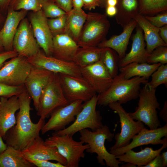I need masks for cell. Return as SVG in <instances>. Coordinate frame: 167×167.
Wrapping results in <instances>:
<instances>
[{
  "label": "cell",
  "mask_w": 167,
  "mask_h": 167,
  "mask_svg": "<svg viewBox=\"0 0 167 167\" xmlns=\"http://www.w3.org/2000/svg\"><path fill=\"white\" fill-rule=\"evenodd\" d=\"M21 152L25 158H31L39 160H54L66 167V160L59 153L56 148L45 145L44 141L40 136L36 138L27 148L21 151Z\"/></svg>",
  "instance_id": "obj_19"
},
{
  "label": "cell",
  "mask_w": 167,
  "mask_h": 167,
  "mask_svg": "<svg viewBox=\"0 0 167 167\" xmlns=\"http://www.w3.org/2000/svg\"><path fill=\"white\" fill-rule=\"evenodd\" d=\"M144 41L143 31L139 26L137 27L135 33L133 37L131 50L129 53L125 54L124 58L119 59V68L132 62H146L149 54L145 48Z\"/></svg>",
  "instance_id": "obj_23"
},
{
  "label": "cell",
  "mask_w": 167,
  "mask_h": 167,
  "mask_svg": "<svg viewBox=\"0 0 167 167\" xmlns=\"http://www.w3.org/2000/svg\"><path fill=\"white\" fill-rule=\"evenodd\" d=\"M25 159L38 167H66L58 162L54 163L48 161L39 160L31 158H26Z\"/></svg>",
  "instance_id": "obj_41"
},
{
  "label": "cell",
  "mask_w": 167,
  "mask_h": 167,
  "mask_svg": "<svg viewBox=\"0 0 167 167\" xmlns=\"http://www.w3.org/2000/svg\"><path fill=\"white\" fill-rule=\"evenodd\" d=\"M39 47L32 27L24 18L20 23L14 37L13 49L18 55L28 58L36 54L40 51Z\"/></svg>",
  "instance_id": "obj_14"
},
{
  "label": "cell",
  "mask_w": 167,
  "mask_h": 167,
  "mask_svg": "<svg viewBox=\"0 0 167 167\" xmlns=\"http://www.w3.org/2000/svg\"><path fill=\"white\" fill-rule=\"evenodd\" d=\"M67 17V13L60 16L48 19L49 28L53 36L63 33Z\"/></svg>",
  "instance_id": "obj_37"
},
{
  "label": "cell",
  "mask_w": 167,
  "mask_h": 167,
  "mask_svg": "<svg viewBox=\"0 0 167 167\" xmlns=\"http://www.w3.org/2000/svg\"><path fill=\"white\" fill-rule=\"evenodd\" d=\"M144 16L152 25L158 28L167 24V11L154 16L148 15Z\"/></svg>",
  "instance_id": "obj_40"
},
{
  "label": "cell",
  "mask_w": 167,
  "mask_h": 167,
  "mask_svg": "<svg viewBox=\"0 0 167 167\" xmlns=\"http://www.w3.org/2000/svg\"><path fill=\"white\" fill-rule=\"evenodd\" d=\"M32 67L27 58L18 55L6 62L0 69V82L12 86L24 84Z\"/></svg>",
  "instance_id": "obj_10"
},
{
  "label": "cell",
  "mask_w": 167,
  "mask_h": 167,
  "mask_svg": "<svg viewBox=\"0 0 167 167\" xmlns=\"http://www.w3.org/2000/svg\"><path fill=\"white\" fill-rule=\"evenodd\" d=\"M118 2V0H107L106 6H116Z\"/></svg>",
  "instance_id": "obj_52"
},
{
  "label": "cell",
  "mask_w": 167,
  "mask_h": 167,
  "mask_svg": "<svg viewBox=\"0 0 167 167\" xmlns=\"http://www.w3.org/2000/svg\"><path fill=\"white\" fill-rule=\"evenodd\" d=\"M148 82V80L139 76L126 79L120 73L113 78L112 83L106 90L97 95V105L105 106L115 102L122 104L136 99L141 85Z\"/></svg>",
  "instance_id": "obj_2"
},
{
  "label": "cell",
  "mask_w": 167,
  "mask_h": 167,
  "mask_svg": "<svg viewBox=\"0 0 167 167\" xmlns=\"http://www.w3.org/2000/svg\"><path fill=\"white\" fill-rule=\"evenodd\" d=\"M161 64L159 63L151 64L146 62L141 63L134 62L119 67V70L126 79L139 76L148 80L153 73Z\"/></svg>",
  "instance_id": "obj_29"
},
{
  "label": "cell",
  "mask_w": 167,
  "mask_h": 167,
  "mask_svg": "<svg viewBox=\"0 0 167 167\" xmlns=\"http://www.w3.org/2000/svg\"><path fill=\"white\" fill-rule=\"evenodd\" d=\"M72 4L73 9L81 11L83 10V3L82 0H72Z\"/></svg>",
  "instance_id": "obj_48"
},
{
  "label": "cell",
  "mask_w": 167,
  "mask_h": 167,
  "mask_svg": "<svg viewBox=\"0 0 167 167\" xmlns=\"http://www.w3.org/2000/svg\"><path fill=\"white\" fill-rule=\"evenodd\" d=\"M97 100L98 95L96 94L90 100L84 102L82 109L72 124L64 129L53 133L59 135H67L73 136L84 129L89 128L95 131L102 126V117L100 112L96 110Z\"/></svg>",
  "instance_id": "obj_5"
},
{
  "label": "cell",
  "mask_w": 167,
  "mask_h": 167,
  "mask_svg": "<svg viewBox=\"0 0 167 167\" xmlns=\"http://www.w3.org/2000/svg\"><path fill=\"white\" fill-rule=\"evenodd\" d=\"M42 10L47 18H55L66 13L56 4L49 0H41Z\"/></svg>",
  "instance_id": "obj_35"
},
{
  "label": "cell",
  "mask_w": 167,
  "mask_h": 167,
  "mask_svg": "<svg viewBox=\"0 0 167 167\" xmlns=\"http://www.w3.org/2000/svg\"><path fill=\"white\" fill-rule=\"evenodd\" d=\"M18 97L20 108L16 115V123L7 131L3 139L8 146L22 151L40 136V132L45 123V118L40 117L37 123L32 122L30 116L32 99L25 88Z\"/></svg>",
  "instance_id": "obj_1"
},
{
  "label": "cell",
  "mask_w": 167,
  "mask_h": 167,
  "mask_svg": "<svg viewBox=\"0 0 167 167\" xmlns=\"http://www.w3.org/2000/svg\"><path fill=\"white\" fill-rule=\"evenodd\" d=\"M79 132L80 140L88 144L89 147L86 151L91 154L96 153L99 164L105 165V161L107 167H119V164L123 163L117 160L115 156L109 152L105 146V141L111 142L114 136V133L111 132L107 126L103 125L95 131L85 129Z\"/></svg>",
  "instance_id": "obj_3"
},
{
  "label": "cell",
  "mask_w": 167,
  "mask_h": 167,
  "mask_svg": "<svg viewBox=\"0 0 167 167\" xmlns=\"http://www.w3.org/2000/svg\"><path fill=\"white\" fill-rule=\"evenodd\" d=\"M53 72L45 69L32 66L24 85L33 101L37 111L42 92L45 88Z\"/></svg>",
  "instance_id": "obj_18"
},
{
  "label": "cell",
  "mask_w": 167,
  "mask_h": 167,
  "mask_svg": "<svg viewBox=\"0 0 167 167\" xmlns=\"http://www.w3.org/2000/svg\"><path fill=\"white\" fill-rule=\"evenodd\" d=\"M30 20L34 36L39 47L46 56H52L53 36L48 26L47 18L42 10L32 13Z\"/></svg>",
  "instance_id": "obj_16"
},
{
  "label": "cell",
  "mask_w": 167,
  "mask_h": 167,
  "mask_svg": "<svg viewBox=\"0 0 167 167\" xmlns=\"http://www.w3.org/2000/svg\"><path fill=\"white\" fill-rule=\"evenodd\" d=\"M139 13L143 15H154L167 10V0H138Z\"/></svg>",
  "instance_id": "obj_32"
},
{
  "label": "cell",
  "mask_w": 167,
  "mask_h": 167,
  "mask_svg": "<svg viewBox=\"0 0 167 167\" xmlns=\"http://www.w3.org/2000/svg\"><path fill=\"white\" fill-rule=\"evenodd\" d=\"M167 147V141L163 143L161 147L156 150H154L152 148L146 147L144 149L141 148L140 152H136L131 149L124 154L115 156L120 162L130 163L138 167H143L148 164Z\"/></svg>",
  "instance_id": "obj_25"
},
{
  "label": "cell",
  "mask_w": 167,
  "mask_h": 167,
  "mask_svg": "<svg viewBox=\"0 0 167 167\" xmlns=\"http://www.w3.org/2000/svg\"><path fill=\"white\" fill-rule=\"evenodd\" d=\"M116 6L117 9L115 15L116 22L123 28L139 13L138 0H118Z\"/></svg>",
  "instance_id": "obj_28"
},
{
  "label": "cell",
  "mask_w": 167,
  "mask_h": 167,
  "mask_svg": "<svg viewBox=\"0 0 167 167\" xmlns=\"http://www.w3.org/2000/svg\"><path fill=\"white\" fill-rule=\"evenodd\" d=\"M121 167H135L136 165H135L130 163L127 162L126 164L123 165Z\"/></svg>",
  "instance_id": "obj_53"
},
{
  "label": "cell",
  "mask_w": 167,
  "mask_h": 167,
  "mask_svg": "<svg viewBox=\"0 0 167 167\" xmlns=\"http://www.w3.org/2000/svg\"><path fill=\"white\" fill-rule=\"evenodd\" d=\"M82 77L96 93L99 94L106 90L111 84L113 78L101 61L80 68Z\"/></svg>",
  "instance_id": "obj_17"
},
{
  "label": "cell",
  "mask_w": 167,
  "mask_h": 167,
  "mask_svg": "<svg viewBox=\"0 0 167 167\" xmlns=\"http://www.w3.org/2000/svg\"><path fill=\"white\" fill-rule=\"evenodd\" d=\"M79 47L77 43L67 35L58 34L53 37L52 56L63 61L74 62Z\"/></svg>",
  "instance_id": "obj_22"
},
{
  "label": "cell",
  "mask_w": 167,
  "mask_h": 167,
  "mask_svg": "<svg viewBox=\"0 0 167 167\" xmlns=\"http://www.w3.org/2000/svg\"><path fill=\"white\" fill-rule=\"evenodd\" d=\"M25 88L24 84L17 86H12L0 82V96L10 97L14 96H18Z\"/></svg>",
  "instance_id": "obj_39"
},
{
  "label": "cell",
  "mask_w": 167,
  "mask_h": 167,
  "mask_svg": "<svg viewBox=\"0 0 167 167\" xmlns=\"http://www.w3.org/2000/svg\"><path fill=\"white\" fill-rule=\"evenodd\" d=\"M167 46H158L149 54L146 62L149 64L160 63L165 64L167 63Z\"/></svg>",
  "instance_id": "obj_36"
},
{
  "label": "cell",
  "mask_w": 167,
  "mask_h": 167,
  "mask_svg": "<svg viewBox=\"0 0 167 167\" xmlns=\"http://www.w3.org/2000/svg\"><path fill=\"white\" fill-rule=\"evenodd\" d=\"M161 155L163 162V167H166L167 166V152L166 151L162 153Z\"/></svg>",
  "instance_id": "obj_51"
},
{
  "label": "cell",
  "mask_w": 167,
  "mask_h": 167,
  "mask_svg": "<svg viewBox=\"0 0 167 167\" xmlns=\"http://www.w3.org/2000/svg\"><path fill=\"white\" fill-rule=\"evenodd\" d=\"M46 145L55 147L59 153L66 160V167H78L81 158L85 156L84 152L89 147L81 141L74 140L72 136L59 135L52 133L44 141Z\"/></svg>",
  "instance_id": "obj_8"
},
{
  "label": "cell",
  "mask_w": 167,
  "mask_h": 167,
  "mask_svg": "<svg viewBox=\"0 0 167 167\" xmlns=\"http://www.w3.org/2000/svg\"><path fill=\"white\" fill-rule=\"evenodd\" d=\"M106 0H100L102 3L103 7H105L106 6Z\"/></svg>",
  "instance_id": "obj_54"
},
{
  "label": "cell",
  "mask_w": 167,
  "mask_h": 167,
  "mask_svg": "<svg viewBox=\"0 0 167 167\" xmlns=\"http://www.w3.org/2000/svg\"><path fill=\"white\" fill-rule=\"evenodd\" d=\"M33 164L26 160L21 151L8 146L0 154V167H34Z\"/></svg>",
  "instance_id": "obj_30"
},
{
  "label": "cell",
  "mask_w": 167,
  "mask_h": 167,
  "mask_svg": "<svg viewBox=\"0 0 167 167\" xmlns=\"http://www.w3.org/2000/svg\"><path fill=\"white\" fill-rule=\"evenodd\" d=\"M84 9L90 11L97 7H103L100 0H82Z\"/></svg>",
  "instance_id": "obj_43"
},
{
  "label": "cell",
  "mask_w": 167,
  "mask_h": 167,
  "mask_svg": "<svg viewBox=\"0 0 167 167\" xmlns=\"http://www.w3.org/2000/svg\"><path fill=\"white\" fill-rule=\"evenodd\" d=\"M104 49L97 46L79 47L74 62L80 68L93 64L100 60Z\"/></svg>",
  "instance_id": "obj_31"
},
{
  "label": "cell",
  "mask_w": 167,
  "mask_h": 167,
  "mask_svg": "<svg viewBox=\"0 0 167 167\" xmlns=\"http://www.w3.org/2000/svg\"><path fill=\"white\" fill-rule=\"evenodd\" d=\"M143 167H163L161 155H157L150 162Z\"/></svg>",
  "instance_id": "obj_45"
},
{
  "label": "cell",
  "mask_w": 167,
  "mask_h": 167,
  "mask_svg": "<svg viewBox=\"0 0 167 167\" xmlns=\"http://www.w3.org/2000/svg\"><path fill=\"white\" fill-rule=\"evenodd\" d=\"M4 47L0 43V53L4 51Z\"/></svg>",
  "instance_id": "obj_55"
},
{
  "label": "cell",
  "mask_w": 167,
  "mask_h": 167,
  "mask_svg": "<svg viewBox=\"0 0 167 167\" xmlns=\"http://www.w3.org/2000/svg\"><path fill=\"white\" fill-rule=\"evenodd\" d=\"M159 35L162 40L167 44V25L159 28Z\"/></svg>",
  "instance_id": "obj_46"
},
{
  "label": "cell",
  "mask_w": 167,
  "mask_h": 167,
  "mask_svg": "<svg viewBox=\"0 0 167 167\" xmlns=\"http://www.w3.org/2000/svg\"><path fill=\"white\" fill-rule=\"evenodd\" d=\"M132 141L124 147L110 150L109 152L116 156L127 151L144 145L163 144L167 141V123L163 126L154 129H142L132 138Z\"/></svg>",
  "instance_id": "obj_15"
},
{
  "label": "cell",
  "mask_w": 167,
  "mask_h": 167,
  "mask_svg": "<svg viewBox=\"0 0 167 167\" xmlns=\"http://www.w3.org/2000/svg\"><path fill=\"white\" fill-rule=\"evenodd\" d=\"M137 24L136 21L133 19L123 28V31L121 34L113 36L108 40H104L97 46L110 48L117 52L119 59H122L126 54L131 34Z\"/></svg>",
  "instance_id": "obj_24"
},
{
  "label": "cell",
  "mask_w": 167,
  "mask_h": 167,
  "mask_svg": "<svg viewBox=\"0 0 167 167\" xmlns=\"http://www.w3.org/2000/svg\"><path fill=\"white\" fill-rule=\"evenodd\" d=\"M152 79L149 82L151 86L156 89L160 85L167 84V64H161L152 74Z\"/></svg>",
  "instance_id": "obj_34"
},
{
  "label": "cell",
  "mask_w": 167,
  "mask_h": 167,
  "mask_svg": "<svg viewBox=\"0 0 167 167\" xmlns=\"http://www.w3.org/2000/svg\"><path fill=\"white\" fill-rule=\"evenodd\" d=\"M19 108L18 96H0V136L3 139L7 131L16 124L15 114Z\"/></svg>",
  "instance_id": "obj_20"
},
{
  "label": "cell",
  "mask_w": 167,
  "mask_h": 167,
  "mask_svg": "<svg viewBox=\"0 0 167 167\" xmlns=\"http://www.w3.org/2000/svg\"><path fill=\"white\" fill-rule=\"evenodd\" d=\"M9 0H0V4H4L8 2Z\"/></svg>",
  "instance_id": "obj_56"
},
{
  "label": "cell",
  "mask_w": 167,
  "mask_h": 167,
  "mask_svg": "<svg viewBox=\"0 0 167 167\" xmlns=\"http://www.w3.org/2000/svg\"><path fill=\"white\" fill-rule=\"evenodd\" d=\"M160 117L164 121L167 123V102L165 101L163 107L160 113Z\"/></svg>",
  "instance_id": "obj_49"
},
{
  "label": "cell",
  "mask_w": 167,
  "mask_h": 167,
  "mask_svg": "<svg viewBox=\"0 0 167 167\" xmlns=\"http://www.w3.org/2000/svg\"><path fill=\"white\" fill-rule=\"evenodd\" d=\"M106 14L110 17L115 16L117 13L116 6H107L106 7Z\"/></svg>",
  "instance_id": "obj_47"
},
{
  "label": "cell",
  "mask_w": 167,
  "mask_h": 167,
  "mask_svg": "<svg viewBox=\"0 0 167 167\" xmlns=\"http://www.w3.org/2000/svg\"><path fill=\"white\" fill-rule=\"evenodd\" d=\"M31 10L36 12L42 10L41 0H18L15 10Z\"/></svg>",
  "instance_id": "obj_38"
},
{
  "label": "cell",
  "mask_w": 167,
  "mask_h": 167,
  "mask_svg": "<svg viewBox=\"0 0 167 167\" xmlns=\"http://www.w3.org/2000/svg\"><path fill=\"white\" fill-rule=\"evenodd\" d=\"M7 146V144L4 142L2 137L0 136V154L6 149Z\"/></svg>",
  "instance_id": "obj_50"
},
{
  "label": "cell",
  "mask_w": 167,
  "mask_h": 167,
  "mask_svg": "<svg viewBox=\"0 0 167 167\" xmlns=\"http://www.w3.org/2000/svg\"><path fill=\"white\" fill-rule=\"evenodd\" d=\"M83 103L81 100H77L54 110L42 128L41 134H44L50 131H57L66 128L67 125L75 121V117L82 108Z\"/></svg>",
  "instance_id": "obj_12"
},
{
  "label": "cell",
  "mask_w": 167,
  "mask_h": 167,
  "mask_svg": "<svg viewBox=\"0 0 167 167\" xmlns=\"http://www.w3.org/2000/svg\"><path fill=\"white\" fill-rule=\"evenodd\" d=\"M144 32V41L146 42V49L150 54L156 47L167 46L159 35V28L153 25L144 17L138 13L134 18Z\"/></svg>",
  "instance_id": "obj_26"
},
{
  "label": "cell",
  "mask_w": 167,
  "mask_h": 167,
  "mask_svg": "<svg viewBox=\"0 0 167 167\" xmlns=\"http://www.w3.org/2000/svg\"><path fill=\"white\" fill-rule=\"evenodd\" d=\"M69 103L64 95L58 74L53 73L42 92L37 114L45 118L57 109Z\"/></svg>",
  "instance_id": "obj_7"
},
{
  "label": "cell",
  "mask_w": 167,
  "mask_h": 167,
  "mask_svg": "<svg viewBox=\"0 0 167 167\" xmlns=\"http://www.w3.org/2000/svg\"><path fill=\"white\" fill-rule=\"evenodd\" d=\"M18 55L17 53L14 50L5 51L0 53V69L3 66L5 62L9 59H11Z\"/></svg>",
  "instance_id": "obj_42"
},
{
  "label": "cell",
  "mask_w": 167,
  "mask_h": 167,
  "mask_svg": "<svg viewBox=\"0 0 167 167\" xmlns=\"http://www.w3.org/2000/svg\"><path fill=\"white\" fill-rule=\"evenodd\" d=\"M156 89L152 87L148 82L140 91L138 106L133 113L129 115L134 120L140 121L150 129L157 128L161 126L157 109H160V104L156 95Z\"/></svg>",
  "instance_id": "obj_4"
},
{
  "label": "cell",
  "mask_w": 167,
  "mask_h": 167,
  "mask_svg": "<svg viewBox=\"0 0 167 167\" xmlns=\"http://www.w3.org/2000/svg\"><path fill=\"white\" fill-rule=\"evenodd\" d=\"M58 74L64 95L69 103L77 100L86 102L96 94L82 77Z\"/></svg>",
  "instance_id": "obj_11"
},
{
  "label": "cell",
  "mask_w": 167,
  "mask_h": 167,
  "mask_svg": "<svg viewBox=\"0 0 167 167\" xmlns=\"http://www.w3.org/2000/svg\"><path fill=\"white\" fill-rule=\"evenodd\" d=\"M106 14L89 12L77 42L79 47L97 46L105 39L110 24Z\"/></svg>",
  "instance_id": "obj_6"
},
{
  "label": "cell",
  "mask_w": 167,
  "mask_h": 167,
  "mask_svg": "<svg viewBox=\"0 0 167 167\" xmlns=\"http://www.w3.org/2000/svg\"><path fill=\"white\" fill-rule=\"evenodd\" d=\"M108 106L118 114L121 126L120 132L114 136L115 144L109 148L113 150L128 144L133 136L145 127L142 122L135 121L132 119L121 104L118 102L111 103Z\"/></svg>",
  "instance_id": "obj_9"
},
{
  "label": "cell",
  "mask_w": 167,
  "mask_h": 167,
  "mask_svg": "<svg viewBox=\"0 0 167 167\" xmlns=\"http://www.w3.org/2000/svg\"><path fill=\"white\" fill-rule=\"evenodd\" d=\"M32 66L58 74L82 77L80 67L74 62L62 60L52 56H46L40 51L35 55L28 58Z\"/></svg>",
  "instance_id": "obj_13"
},
{
  "label": "cell",
  "mask_w": 167,
  "mask_h": 167,
  "mask_svg": "<svg viewBox=\"0 0 167 167\" xmlns=\"http://www.w3.org/2000/svg\"><path fill=\"white\" fill-rule=\"evenodd\" d=\"M27 14L26 11L13 9L8 12L4 26L0 31V43L5 51L13 49L14 37L21 21Z\"/></svg>",
  "instance_id": "obj_21"
},
{
  "label": "cell",
  "mask_w": 167,
  "mask_h": 167,
  "mask_svg": "<svg viewBox=\"0 0 167 167\" xmlns=\"http://www.w3.org/2000/svg\"><path fill=\"white\" fill-rule=\"evenodd\" d=\"M100 60L113 78L118 74L119 60H118L112 49L104 48L101 53Z\"/></svg>",
  "instance_id": "obj_33"
},
{
  "label": "cell",
  "mask_w": 167,
  "mask_h": 167,
  "mask_svg": "<svg viewBox=\"0 0 167 167\" xmlns=\"http://www.w3.org/2000/svg\"><path fill=\"white\" fill-rule=\"evenodd\" d=\"M56 4L66 13L70 12L73 8L72 0H55Z\"/></svg>",
  "instance_id": "obj_44"
},
{
  "label": "cell",
  "mask_w": 167,
  "mask_h": 167,
  "mask_svg": "<svg viewBox=\"0 0 167 167\" xmlns=\"http://www.w3.org/2000/svg\"><path fill=\"white\" fill-rule=\"evenodd\" d=\"M87 15L83 10L72 9L67 13V17L63 33L66 34L77 43Z\"/></svg>",
  "instance_id": "obj_27"
}]
</instances>
